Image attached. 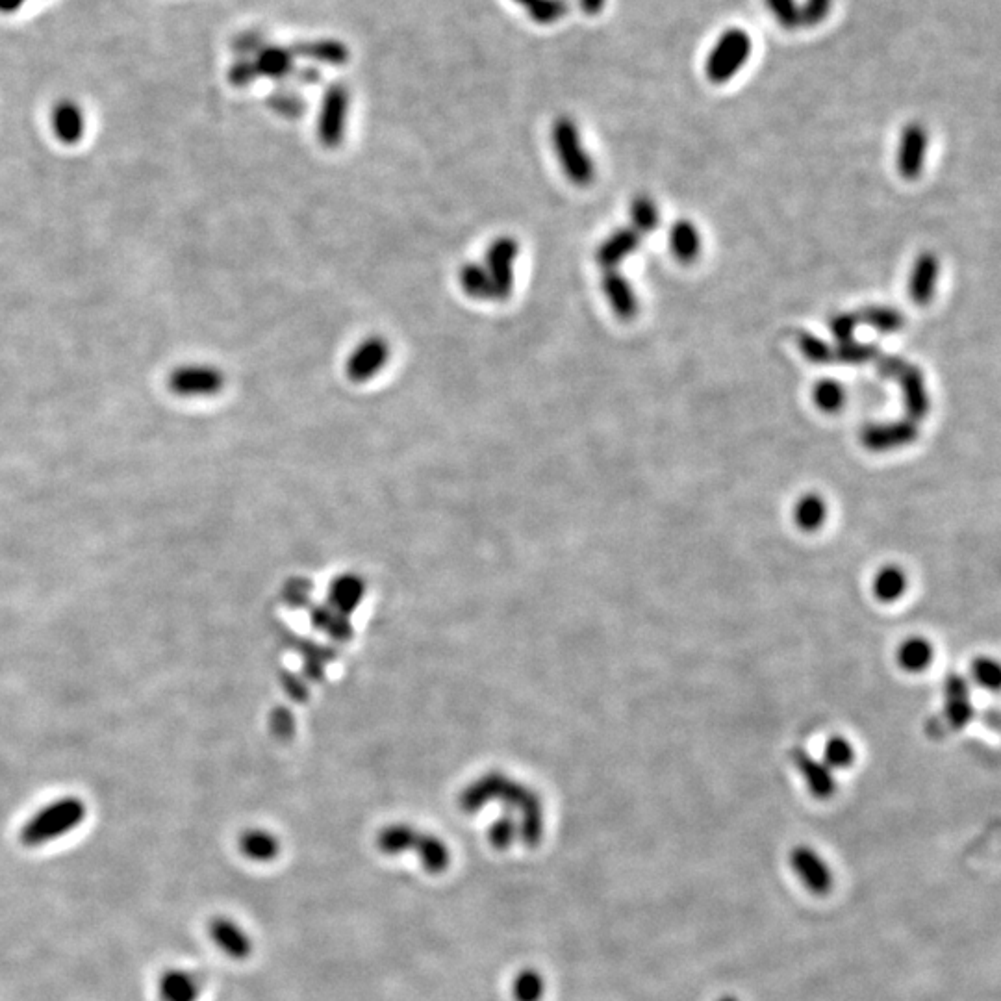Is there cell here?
<instances>
[{"label": "cell", "mask_w": 1001, "mask_h": 1001, "mask_svg": "<svg viewBox=\"0 0 1001 1001\" xmlns=\"http://www.w3.org/2000/svg\"><path fill=\"white\" fill-rule=\"evenodd\" d=\"M766 6L772 12L775 21L786 30H794L801 26V13L796 0H766Z\"/></svg>", "instance_id": "cell-31"}, {"label": "cell", "mask_w": 1001, "mask_h": 1001, "mask_svg": "<svg viewBox=\"0 0 1001 1001\" xmlns=\"http://www.w3.org/2000/svg\"><path fill=\"white\" fill-rule=\"evenodd\" d=\"M605 0H583V8L588 13H596L603 8Z\"/></svg>", "instance_id": "cell-37"}, {"label": "cell", "mask_w": 1001, "mask_h": 1001, "mask_svg": "<svg viewBox=\"0 0 1001 1001\" xmlns=\"http://www.w3.org/2000/svg\"><path fill=\"white\" fill-rule=\"evenodd\" d=\"M52 136L64 145H78L88 130V117L84 108L73 99L54 102L49 114Z\"/></svg>", "instance_id": "cell-7"}, {"label": "cell", "mask_w": 1001, "mask_h": 1001, "mask_svg": "<svg viewBox=\"0 0 1001 1001\" xmlns=\"http://www.w3.org/2000/svg\"><path fill=\"white\" fill-rule=\"evenodd\" d=\"M158 996L160 1001H197L201 983L191 972L171 968L158 979Z\"/></svg>", "instance_id": "cell-16"}, {"label": "cell", "mask_w": 1001, "mask_h": 1001, "mask_svg": "<svg viewBox=\"0 0 1001 1001\" xmlns=\"http://www.w3.org/2000/svg\"><path fill=\"white\" fill-rule=\"evenodd\" d=\"M240 849L251 861H273L279 855V842L266 831H247L241 835Z\"/></svg>", "instance_id": "cell-23"}, {"label": "cell", "mask_w": 1001, "mask_h": 1001, "mask_svg": "<svg viewBox=\"0 0 1001 1001\" xmlns=\"http://www.w3.org/2000/svg\"><path fill=\"white\" fill-rule=\"evenodd\" d=\"M167 388L177 397H214L225 388V375L208 364H186L169 373Z\"/></svg>", "instance_id": "cell-4"}, {"label": "cell", "mask_w": 1001, "mask_h": 1001, "mask_svg": "<svg viewBox=\"0 0 1001 1001\" xmlns=\"http://www.w3.org/2000/svg\"><path fill=\"white\" fill-rule=\"evenodd\" d=\"M859 321L870 325L872 329L879 330L883 334L898 332L905 323V317L898 310L888 308V306H868L859 314Z\"/></svg>", "instance_id": "cell-24"}, {"label": "cell", "mask_w": 1001, "mask_h": 1001, "mask_svg": "<svg viewBox=\"0 0 1001 1001\" xmlns=\"http://www.w3.org/2000/svg\"><path fill=\"white\" fill-rule=\"evenodd\" d=\"M824 759L827 766L848 768L849 764L855 761V748L842 736L829 738L825 744Z\"/></svg>", "instance_id": "cell-30"}, {"label": "cell", "mask_w": 1001, "mask_h": 1001, "mask_svg": "<svg viewBox=\"0 0 1001 1001\" xmlns=\"http://www.w3.org/2000/svg\"><path fill=\"white\" fill-rule=\"evenodd\" d=\"M859 323H861L859 321V314L842 312V314L831 317L829 329H831V334L835 336V340L838 343H846L853 340V334H855V330L859 327Z\"/></svg>", "instance_id": "cell-33"}, {"label": "cell", "mask_w": 1001, "mask_h": 1001, "mask_svg": "<svg viewBox=\"0 0 1001 1001\" xmlns=\"http://www.w3.org/2000/svg\"><path fill=\"white\" fill-rule=\"evenodd\" d=\"M833 8V0H805L799 6L801 26H818L829 17Z\"/></svg>", "instance_id": "cell-32"}, {"label": "cell", "mask_w": 1001, "mask_h": 1001, "mask_svg": "<svg viewBox=\"0 0 1001 1001\" xmlns=\"http://www.w3.org/2000/svg\"><path fill=\"white\" fill-rule=\"evenodd\" d=\"M512 994L516 1001H542L545 994V979L538 970L527 968L514 979Z\"/></svg>", "instance_id": "cell-25"}, {"label": "cell", "mask_w": 1001, "mask_h": 1001, "mask_svg": "<svg viewBox=\"0 0 1001 1001\" xmlns=\"http://www.w3.org/2000/svg\"><path fill=\"white\" fill-rule=\"evenodd\" d=\"M520 254L518 241L510 236H501L492 241L490 249L486 251V273L492 280L494 286L495 299L505 301L514 290V267Z\"/></svg>", "instance_id": "cell-5"}, {"label": "cell", "mask_w": 1001, "mask_h": 1001, "mask_svg": "<svg viewBox=\"0 0 1001 1001\" xmlns=\"http://www.w3.org/2000/svg\"><path fill=\"white\" fill-rule=\"evenodd\" d=\"M30 0H0V15H15L21 12Z\"/></svg>", "instance_id": "cell-36"}, {"label": "cell", "mask_w": 1001, "mask_h": 1001, "mask_svg": "<svg viewBox=\"0 0 1001 1001\" xmlns=\"http://www.w3.org/2000/svg\"><path fill=\"white\" fill-rule=\"evenodd\" d=\"M208 935L219 950L234 961H245L253 953V938L227 916H216L208 924Z\"/></svg>", "instance_id": "cell-8"}, {"label": "cell", "mask_w": 1001, "mask_h": 1001, "mask_svg": "<svg viewBox=\"0 0 1001 1001\" xmlns=\"http://www.w3.org/2000/svg\"><path fill=\"white\" fill-rule=\"evenodd\" d=\"M751 38L742 28H729L716 41L705 65L707 77L714 84H725L738 75L751 56Z\"/></svg>", "instance_id": "cell-3"}, {"label": "cell", "mask_w": 1001, "mask_h": 1001, "mask_svg": "<svg viewBox=\"0 0 1001 1001\" xmlns=\"http://www.w3.org/2000/svg\"><path fill=\"white\" fill-rule=\"evenodd\" d=\"M390 358V345L381 336H371L358 343L353 355L347 358V377L353 382H368L381 373Z\"/></svg>", "instance_id": "cell-6"}, {"label": "cell", "mask_w": 1001, "mask_h": 1001, "mask_svg": "<svg viewBox=\"0 0 1001 1001\" xmlns=\"http://www.w3.org/2000/svg\"><path fill=\"white\" fill-rule=\"evenodd\" d=\"M631 217H633L634 230L649 234L657 229L659 225V210L649 197H636L631 204Z\"/></svg>", "instance_id": "cell-28"}, {"label": "cell", "mask_w": 1001, "mask_h": 1001, "mask_svg": "<svg viewBox=\"0 0 1001 1001\" xmlns=\"http://www.w3.org/2000/svg\"><path fill=\"white\" fill-rule=\"evenodd\" d=\"M974 677L979 685L996 690L1000 686V666L994 660L979 659L974 666Z\"/></svg>", "instance_id": "cell-34"}, {"label": "cell", "mask_w": 1001, "mask_h": 1001, "mask_svg": "<svg viewBox=\"0 0 1001 1001\" xmlns=\"http://www.w3.org/2000/svg\"><path fill=\"white\" fill-rule=\"evenodd\" d=\"M638 243H640V234L636 230H616L614 234H610L609 238L597 247V264L605 267L607 271L609 269H616V266L623 262V258H627L629 254H633L638 249Z\"/></svg>", "instance_id": "cell-17"}, {"label": "cell", "mask_w": 1001, "mask_h": 1001, "mask_svg": "<svg viewBox=\"0 0 1001 1001\" xmlns=\"http://www.w3.org/2000/svg\"><path fill=\"white\" fill-rule=\"evenodd\" d=\"M347 115V95L342 88H332L321 108V117L317 123V136L321 143L329 149H334L342 143L343 128Z\"/></svg>", "instance_id": "cell-10"}, {"label": "cell", "mask_w": 1001, "mask_h": 1001, "mask_svg": "<svg viewBox=\"0 0 1001 1001\" xmlns=\"http://www.w3.org/2000/svg\"><path fill=\"white\" fill-rule=\"evenodd\" d=\"M907 586H909V579H907L905 570L896 564H888L875 573L874 581H872V592H874L877 601L890 605V603H896L898 599L905 596Z\"/></svg>", "instance_id": "cell-19"}, {"label": "cell", "mask_w": 1001, "mask_h": 1001, "mask_svg": "<svg viewBox=\"0 0 1001 1001\" xmlns=\"http://www.w3.org/2000/svg\"><path fill=\"white\" fill-rule=\"evenodd\" d=\"M896 381L900 382L905 410H907L909 419H913V421L924 419L931 408L929 393L925 388L924 373L920 371V368L907 364V368L901 371V375Z\"/></svg>", "instance_id": "cell-14"}, {"label": "cell", "mask_w": 1001, "mask_h": 1001, "mask_svg": "<svg viewBox=\"0 0 1001 1001\" xmlns=\"http://www.w3.org/2000/svg\"><path fill=\"white\" fill-rule=\"evenodd\" d=\"M918 438V425L913 419L870 425L861 434L862 444L872 451H887L911 444Z\"/></svg>", "instance_id": "cell-9"}, {"label": "cell", "mask_w": 1001, "mask_h": 1001, "mask_svg": "<svg viewBox=\"0 0 1001 1001\" xmlns=\"http://www.w3.org/2000/svg\"><path fill=\"white\" fill-rule=\"evenodd\" d=\"M927 151V132L920 123H911L903 130L898 151V171L903 178L914 180L920 177Z\"/></svg>", "instance_id": "cell-12"}, {"label": "cell", "mask_w": 1001, "mask_h": 1001, "mask_svg": "<svg viewBox=\"0 0 1001 1001\" xmlns=\"http://www.w3.org/2000/svg\"><path fill=\"white\" fill-rule=\"evenodd\" d=\"M827 520V503L818 494H805L794 507V521L799 531L816 533Z\"/></svg>", "instance_id": "cell-20"}, {"label": "cell", "mask_w": 1001, "mask_h": 1001, "mask_svg": "<svg viewBox=\"0 0 1001 1001\" xmlns=\"http://www.w3.org/2000/svg\"><path fill=\"white\" fill-rule=\"evenodd\" d=\"M798 347L801 355L805 356L812 364L825 366L835 360V349L824 342L822 338L814 336L811 332H801L798 336Z\"/></svg>", "instance_id": "cell-27"}, {"label": "cell", "mask_w": 1001, "mask_h": 1001, "mask_svg": "<svg viewBox=\"0 0 1001 1001\" xmlns=\"http://www.w3.org/2000/svg\"><path fill=\"white\" fill-rule=\"evenodd\" d=\"M458 280H460L462 290L468 293L469 297L481 299V301L495 299L494 286H492V280L488 277L484 266L464 264L458 271Z\"/></svg>", "instance_id": "cell-22"}, {"label": "cell", "mask_w": 1001, "mask_h": 1001, "mask_svg": "<svg viewBox=\"0 0 1001 1001\" xmlns=\"http://www.w3.org/2000/svg\"><path fill=\"white\" fill-rule=\"evenodd\" d=\"M938 258L933 253H922L911 269L909 277V297L918 306L931 303L938 280Z\"/></svg>", "instance_id": "cell-15"}, {"label": "cell", "mask_w": 1001, "mask_h": 1001, "mask_svg": "<svg viewBox=\"0 0 1001 1001\" xmlns=\"http://www.w3.org/2000/svg\"><path fill=\"white\" fill-rule=\"evenodd\" d=\"M720 1001H736V1000L735 998H723V1000Z\"/></svg>", "instance_id": "cell-38"}, {"label": "cell", "mask_w": 1001, "mask_h": 1001, "mask_svg": "<svg viewBox=\"0 0 1001 1001\" xmlns=\"http://www.w3.org/2000/svg\"><path fill=\"white\" fill-rule=\"evenodd\" d=\"M670 247H672V253L681 262H685V264L694 262L697 254L701 251V238H699L696 225L686 221V219L677 221L670 230Z\"/></svg>", "instance_id": "cell-21"}, {"label": "cell", "mask_w": 1001, "mask_h": 1001, "mask_svg": "<svg viewBox=\"0 0 1001 1001\" xmlns=\"http://www.w3.org/2000/svg\"><path fill=\"white\" fill-rule=\"evenodd\" d=\"M875 362H877V364H875V366H877V371H879L883 377H887V379H898L901 375V371L907 368V364H909V362H905L901 356L896 355H879V358H877Z\"/></svg>", "instance_id": "cell-35"}, {"label": "cell", "mask_w": 1001, "mask_h": 1001, "mask_svg": "<svg viewBox=\"0 0 1001 1001\" xmlns=\"http://www.w3.org/2000/svg\"><path fill=\"white\" fill-rule=\"evenodd\" d=\"M846 401L844 388L837 381H820L814 386V403L827 414L838 412Z\"/></svg>", "instance_id": "cell-29"}, {"label": "cell", "mask_w": 1001, "mask_h": 1001, "mask_svg": "<svg viewBox=\"0 0 1001 1001\" xmlns=\"http://www.w3.org/2000/svg\"><path fill=\"white\" fill-rule=\"evenodd\" d=\"M86 818V803L78 798H62L49 803L41 811L36 812L21 829L19 840L26 848L45 846L52 840H58Z\"/></svg>", "instance_id": "cell-1"}, {"label": "cell", "mask_w": 1001, "mask_h": 1001, "mask_svg": "<svg viewBox=\"0 0 1001 1001\" xmlns=\"http://www.w3.org/2000/svg\"><path fill=\"white\" fill-rule=\"evenodd\" d=\"M601 288H603V293H605L610 308L616 316L623 321L634 319V316L638 314V299H636V293H634L633 286L629 284V280L625 279L616 269H609L603 275Z\"/></svg>", "instance_id": "cell-13"}, {"label": "cell", "mask_w": 1001, "mask_h": 1001, "mask_svg": "<svg viewBox=\"0 0 1001 1001\" xmlns=\"http://www.w3.org/2000/svg\"><path fill=\"white\" fill-rule=\"evenodd\" d=\"M551 140H553L558 162L564 169V175L581 188L590 186L596 177V167H594L590 154L584 151L581 136H579V130L575 127V123L568 117H560L553 125Z\"/></svg>", "instance_id": "cell-2"}, {"label": "cell", "mask_w": 1001, "mask_h": 1001, "mask_svg": "<svg viewBox=\"0 0 1001 1001\" xmlns=\"http://www.w3.org/2000/svg\"><path fill=\"white\" fill-rule=\"evenodd\" d=\"M879 347L875 343H864V342H851L838 343L837 349H835V360H838L840 364H846V366H861V364H868V362H874L879 358Z\"/></svg>", "instance_id": "cell-26"}, {"label": "cell", "mask_w": 1001, "mask_h": 1001, "mask_svg": "<svg viewBox=\"0 0 1001 1001\" xmlns=\"http://www.w3.org/2000/svg\"><path fill=\"white\" fill-rule=\"evenodd\" d=\"M935 657L933 644L924 636H911L901 642L896 653V660L901 670L909 673H920L927 670Z\"/></svg>", "instance_id": "cell-18"}, {"label": "cell", "mask_w": 1001, "mask_h": 1001, "mask_svg": "<svg viewBox=\"0 0 1001 1001\" xmlns=\"http://www.w3.org/2000/svg\"><path fill=\"white\" fill-rule=\"evenodd\" d=\"M792 870L798 874L801 883L814 894H827L833 887V875L818 853L811 848H796L790 855Z\"/></svg>", "instance_id": "cell-11"}]
</instances>
